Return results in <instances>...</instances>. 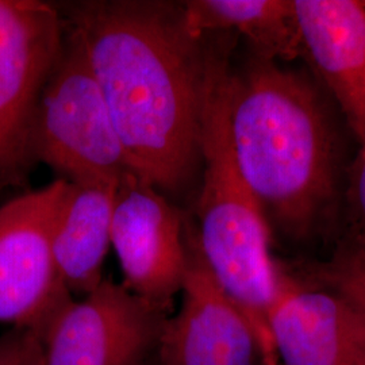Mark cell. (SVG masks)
<instances>
[{"mask_svg": "<svg viewBox=\"0 0 365 365\" xmlns=\"http://www.w3.org/2000/svg\"><path fill=\"white\" fill-rule=\"evenodd\" d=\"M78 33L133 175L179 203L200 172L206 37L182 1L88 0L57 4Z\"/></svg>", "mask_w": 365, "mask_h": 365, "instance_id": "obj_1", "label": "cell"}, {"mask_svg": "<svg viewBox=\"0 0 365 365\" xmlns=\"http://www.w3.org/2000/svg\"><path fill=\"white\" fill-rule=\"evenodd\" d=\"M235 161L268 222L309 235L337 184L330 118L312 84L279 63L253 56L229 81Z\"/></svg>", "mask_w": 365, "mask_h": 365, "instance_id": "obj_2", "label": "cell"}, {"mask_svg": "<svg viewBox=\"0 0 365 365\" xmlns=\"http://www.w3.org/2000/svg\"><path fill=\"white\" fill-rule=\"evenodd\" d=\"M226 46H207L200 131L196 248L217 284L248 318L271 365H277L268 312L282 267L271 255V226L235 161L229 129L232 66Z\"/></svg>", "mask_w": 365, "mask_h": 365, "instance_id": "obj_3", "label": "cell"}, {"mask_svg": "<svg viewBox=\"0 0 365 365\" xmlns=\"http://www.w3.org/2000/svg\"><path fill=\"white\" fill-rule=\"evenodd\" d=\"M66 21V19H64ZM57 61L41 95L33 155L69 182H119L130 172L86 48L66 25Z\"/></svg>", "mask_w": 365, "mask_h": 365, "instance_id": "obj_4", "label": "cell"}, {"mask_svg": "<svg viewBox=\"0 0 365 365\" xmlns=\"http://www.w3.org/2000/svg\"><path fill=\"white\" fill-rule=\"evenodd\" d=\"M66 27L57 4L0 0V196L26 188L37 165L34 123Z\"/></svg>", "mask_w": 365, "mask_h": 365, "instance_id": "obj_5", "label": "cell"}, {"mask_svg": "<svg viewBox=\"0 0 365 365\" xmlns=\"http://www.w3.org/2000/svg\"><path fill=\"white\" fill-rule=\"evenodd\" d=\"M170 315L103 280L64 302L39 327L43 365H149Z\"/></svg>", "mask_w": 365, "mask_h": 365, "instance_id": "obj_6", "label": "cell"}, {"mask_svg": "<svg viewBox=\"0 0 365 365\" xmlns=\"http://www.w3.org/2000/svg\"><path fill=\"white\" fill-rule=\"evenodd\" d=\"M66 184L58 178L0 205V324L38 330L72 297L53 250Z\"/></svg>", "mask_w": 365, "mask_h": 365, "instance_id": "obj_7", "label": "cell"}, {"mask_svg": "<svg viewBox=\"0 0 365 365\" xmlns=\"http://www.w3.org/2000/svg\"><path fill=\"white\" fill-rule=\"evenodd\" d=\"M188 221L179 205L131 172L118 184L111 245L123 286L134 295L170 312L182 292L188 267Z\"/></svg>", "mask_w": 365, "mask_h": 365, "instance_id": "obj_8", "label": "cell"}, {"mask_svg": "<svg viewBox=\"0 0 365 365\" xmlns=\"http://www.w3.org/2000/svg\"><path fill=\"white\" fill-rule=\"evenodd\" d=\"M187 244L182 306L167 318L149 365H271L248 318L202 260L190 223Z\"/></svg>", "mask_w": 365, "mask_h": 365, "instance_id": "obj_9", "label": "cell"}, {"mask_svg": "<svg viewBox=\"0 0 365 365\" xmlns=\"http://www.w3.org/2000/svg\"><path fill=\"white\" fill-rule=\"evenodd\" d=\"M268 329L277 365H365V317L336 291L282 268Z\"/></svg>", "mask_w": 365, "mask_h": 365, "instance_id": "obj_10", "label": "cell"}, {"mask_svg": "<svg viewBox=\"0 0 365 365\" xmlns=\"http://www.w3.org/2000/svg\"><path fill=\"white\" fill-rule=\"evenodd\" d=\"M303 57L334 96L359 144L365 143V3L294 0Z\"/></svg>", "mask_w": 365, "mask_h": 365, "instance_id": "obj_11", "label": "cell"}, {"mask_svg": "<svg viewBox=\"0 0 365 365\" xmlns=\"http://www.w3.org/2000/svg\"><path fill=\"white\" fill-rule=\"evenodd\" d=\"M119 182H69L53 230L58 272L71 294L88 295L103 280Z\"/></svg>", "mask_w": 365, "mask_h": 365, "instance_id": "obj_12", "label": "cell"}, {"mask_svg": "<svg viewBox=\"0 0 365 365\" xmlns=\"http://www.w3.org/2000/svg\"><path fill=\"white\" fill-rule=\"evenodd\" d=\"M182 9L185 26L199 37L235 33L253 56L276 63L303 56L294 0H191Z\"/></svg>", "mask_w": 365, "mask_h": 365, "instance_id": "obj_13", "label": "cell"}, {"mask_svg": "<svg viewBox=\"0 0 365 365\" xmlns=\"http://www.w3.org/2000/svg\"><path fill=\"white\" fill-rule=\"evenodd\" d=\"M317 277L325 287L349 300L365 317L364 249H342L330 262L318 267Z\"/></svg>", "mask_w": 365, "mask_h": 365, "instance_id": "obj_14", "label": "cell"}, {"mask_svg": "<svg viewBox=\"0 0 365 365\" xmlns=\"http://www.w3.org/2000/svg\"><path fill=\"white\" fill-rule=\"evenodd\" d=\"M0 365H43L38 331L13 327V330L0 336Z\"/></svg>", "mask_w": 365, "mask_h": 365, "instance_id": "obj_15", "label": "cell"}, {"mask_svg": "<svg viewBox=\"0 0 365 365\" xmlns=\"http://www.w3.org/2000/svg\"><path fill=\"white\" fill-rule=\"evenodd\" d=\"M349 202L352 206L356 223L365 238V143L360 145V152L353 164L351 184H349ZM364 249L365 245L360 247Z\"/></svg>", "mask_w": 365, "mask_h": 365, "instance_id": "obj_16", "label": "cell"}]
</instances>
